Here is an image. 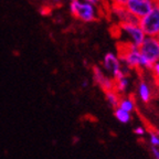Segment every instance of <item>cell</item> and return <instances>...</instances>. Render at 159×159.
Instances as JSON below:
<instances>
[{"label": "cell", "mask_w": 159, "mask_h": 159, "mask_svg": "<svg viewBox=\"0 0 159 159\" xmlns=\"http://www.w3.org/2000/svg\"><path fill=\"white\" fill-rule=\"evenodd\" d=\"M117 55L120 59V62L129 70H145L144 61L137 47L127 42H119Z\"/></svg>", "instance_id": "obj_1"}, {"label": "cell", "mask_w": 159, "mask_h": 159, "mask_svg": "<svg viewBox=\"0 0 159 159\" xmlns=\"http://www.w3.org/2000/svg\"><path fill=\"white\" fill-rule=\"evenodd\" d=\"M70 12L75 19L85 23L93 22L98 18V9L96 6L83 0H74L70 3Z\"/></svg>", "instance_id": "obj_2"}, {"label": "cell", "mask_w": 159, "mask_h": 159, "mask_svg": "<svg viewBox=\"0 0 159 159\" xmlns=\"http://www.w3.org/2000/svg\"><path fill=\"white\" fill-rule=\"evenodd\" d=\"M138 50L144 61L145 70H150L152 65L159 61V43L157 38L146 37Z\"/></svg>", "instance_id": "obj_3"}, {"label": "cell", "mask_w": 159, "mask_h": 159, "mask_svg": "<svg viewBox=\"0 0 159 159\" xmlns=\"http://www.w3.org/2000/svg\"><path fill=\"white\" fill-rule=\"evenodd\" d=\"M103 67L107 73L112 75L113 80L122 79L124 76H128L130 70L122 64L118 55L114 52H107L103 57Z\"/></svg>", "instance_id": "obj_4"}, {"label": "cell", "mask_w": 159, "mask_h": 159, "mask_svg": "<svg viewBox=\"0 0 159 159\" xmlns=\"http://www.w3.org/2000/svg\"><path fill=\"white\" fill-rule=\"evenodd\" d=\"M119 29V33L125 38L124 42H127L134 47L139 48V45L144 42L146 34L144 33L140 25L137 23H122L117 25Z\"/></svg>", "instance_id": "obj_5"}, {"label": "cell", "mask_w": 159, "mask_h": 159, "mask_svg": "<svg viewBox=\"0 0 159 159\" xmlns=\"http://www.w3.org/2000/svg\"><path fill=\"white\" fill-rule=\"evenodd\" d=\"M138 25L143 29L146 37L157 38L159 35V5L157 3L150 12L139 19Z\"/></svg>", "instance_id": "obj_6"}, {"label": "cell", "mask_w": 159, "mask_h": 159, "mask_svg": "<svg viewBox=\"0 0 159 159\" xmlns=\"http://www.w3.org/2000/svg\"><path fill=\"white\" fill-rule=\"evenodd\" d=\"M157 3L158 0H129L126 8L135 18L139 20L150 12Z\"/></svg>", "instance_id": "obj_7"}, {"label": "cell", "mask_w": 159, "mask_h": 159, "mask_svg": "<svg viewBox=\"0 0 159 159\" xmlns=\"http://www.w3.org/2000/svg\"><path fill=\"white\" fill-rule=\"evenodd\" d=\"M92 74H93V80H94L95 84L98 85L101 89L106 92L109 89H114V80L108 77L105 72L103 71L99 66H93L92 69Z\"/></svg>", "instance_id": "obj_8"}, {"label": "cell", "mask_w": 159, "mask_h": 159, "mask_svg": "<svg viewBox=\"0 0 159 159\" xmlns=\"http://www.w3.org/2000/svg\"><path fill=\"white\" fill-rule=\"evenodd\" d=\"M112 16L115 18L118 25L122 23H137L139 21L137 18H135L132 13L127 10L126 7H120V6H112L111 8Z\"/></svg>", "instance_id": "obj_9"}, {"label": "cell", "mask_w": 159, "mask_h": 159, "mask_svg": "<svg viewBox=\"0 0 159 159\" xmlns=\"http://www.w3.org/2000/svg\"><path fill=\"white\" fill-rule=\"evenodd\" d=\"M137 95H138L139 99L143 103H149L152 97V89L149 86V84L145 81H140L137 85Z\"/></svg>", "instance_id": "obj_10"}, {"label": "cell", "mask_w": 159, "mask_h": 159, "mask_svg": "<svg viewBox=\"0 0 159 159\" xmlns=\"http://www.w3.org/2000/svg\"><path fill=\"white\" fill-rule=\"evenodd\" d=\"M105 98H106L107 103L109 104V106L117 108L119 105V101H120V94L118 92H116L115 89H109L105 92Z\"/></svg>", "instance_id": "obj_11"}, {"label": "cell", "mask_w": 159, "mask_h": 159, "mask_svg": "<svg viewBox=\"0 0 159 159\" xmlns=\"http://www.w3.org/2000/svg\"><path fill=\"white\" fill-rule=\"evenodd\" d=\"M118 107L120 109H123V111H125V112L132 114L135 111L136 104H135V101L133 99V97H122L120 101H119Z\"/></svg>", "instance_id": "obj_12"}, {"label": "cell", "mask_w": 159, "mask_h": 159, "mask_svg": "<svg viewBox=\"0 0 159 159\" xmlns=\"http://www.w3.org/2000/svg\"><path fill=\"white\" fill-rule=\"evenodd\" d=\"M114 116H115V118H116L119 123H122V124H128V123H130V120H132V114L125 112V111L120 109L119 107L114 109Z\"/></svg>", "instance_id": "obj_13"}, {"label": "cell", "mask_w": 159, "mask_h": 159, "mask_svg": "<svg viewBox=\"0 0 159 159\" xmlns=\"http://www.w3.org/2000/svg\"><path fill=\"white\" fill-rule=\"evenodd\" d=\"M129 86V80L128 76H124L122 79H118V80H115L114 81V89L116 92H118L119 94L120 93H124L127 91Z\"/></svg>", "instance_id": "obj_14"}, {"label": "cell", "mask_w": 159, "mask_h": 159, "mask_svg": "<svg viewBox=\"0 0 159 159\" xmlns=\"http://www.w3.org/2000/svg\"><path fill=\"white\" fill-rule=\"evenodd\" d=\"M149 142L152 147L159 148V132L158 130H150L149 132Z\"/></svg>", "instance_id": "obj_15"}, {"label": "cell", "mask_w": 159, "mask_h": 159, "mask_svg": "<svg viewBox=\"0 0 159 159\" xmlns=\"http://www.w3.org/2000/svg\"><path fill=\"white\" fill-rule=\"evenodd\" d=\"M150 71H152V76H154L156 83L159 85V61L152 65V69H150Z\"/></svg>", "instance_id": "obj_16"}, {"label": "cell", "mask_w": 159, "mask_h": 159, "mask_svg": "<svg viewBox=\"0 0 159 159\" xmlns=\"http://www.w3.org/2000/svg\"><path fill=\"white\" fill-rule=\"evenodd\" d=\"M112 3L114 6H120V7H126L127 2H128L129 0H111Z\"/></svg>", "instance_id": "obj_17"}, {"label": "cell", "mask_w": 159, "mask_h": 159, "mask_svg": "<svg viewBox=\"0 0 159 159\" xmlns=\"http://www.w3.org/2000/svg\"><path fill=\"white\" fill-rule=\"evenodd\" d=\"M134 133L136 135H138V136H143V135H145V133H146V129H145L144 127L139 126L134 129Z\"/></svg>", "instance_id": "obj_18"}, {"label": "cell", "mask_w": 159, "mask_h": 159, "mask_svg": "<svg viewBox=\"0 0 159 159\" xmlns=\"http://www.w3.org/2000/svg\"><path fill=\"white\" fill-rule=\"evenodd\" d=\"M152 157L155 159H159V148H156V147H152Z\"/></svg>", "instance_id": "obj_19"}, {"label": "cell", "mask_w": 159, "mask_h": 159, "mask_svg": "<svg viewBox=\"0 0 159 159\" xmlns=\"http://www.w3.org/2000/svg\"><path fill=\"white\" fill-rule=\"evenodd\" d=\"M83 1H86V2H89V3H92V5L96 6V7H98V6L103 2V0H83Z\"/></svg>", "instance_id": "obj_20"}, {"label": "cell", "mask_w": 159, "mask_h": 159, "mask_svg": "<svg viewBox=\"0 0 159 159\" xmlns=\"http://www.w3.org/2000/svg\"><path fill=\"white\" fill-rule=\"evenodd\" d=\"M87 85H89V82H87L86 80H84V81L82 82V86H83V87H86Z\"/></svg>", "instance_id": "obj_21"}, {"label": "cell", "mask_w": 159, "mask_h": 159, "mask_svg": "<svg viewBox=\"0 0 159 159\" xmlns=\"http://www.w3.org/2000/svg\"><path fill=\"white\" fill-rule=\"evenodd\" d=\"M53 1H54V2H61L62 0H53Z\"/></svg>", "instance_id": "obj_22"}, {"label": "cell", "mask_w": 159, "mask_h": 159, "mask_svg": "<svg viewBox=\"0 0 159 159\" xmlns=\"http://www.w3.org/2000/svg\"><path fill=\"white\" fill-rule=\"evenodd\" d=\"M157 41H158V43H159V35L157 37Z\"/></svg>", "instance_id": "obj_23"}, {"label": "cell", "mask_w": 159, "mask_h": 159, "mask_svg": "<svg viewBox=\"0 0 159 159\" xmlns=\"http://www.w3.org/2000/svg\"><path fill=\"white\" fill-rule=\"evenodd\" d=\"M72 1H74V0H70V2H72Z\"/></svg>", "instance_id": "obj_24"}, {"label": "cell", "mask_w": 159, "mask_h": 159, "mask_svg": "<svg viewBox=\"0 0 159 159\" xmlns=\"http://www.w3.org/2000/svg\"><path fill=\"white\" fill-rule=\"evenodd\" d=\"M158 5H159V0H158Z\"/></svg>", "instance_id": "obj_25"}, {"label": "cell", "mask_w": 159, "mask_h": 159, "mask_svg": "<svg viewBox=\"0 0 159 159\" xmlns=\"http://www.w3.org/2000/svg\"><path fill=\"white\" fill-rule=\"evenodd\" d=\"M158 132H159V130H158Z\"/></svg>", "instance_id": "obj_26"}]
</instances>
